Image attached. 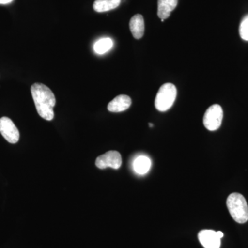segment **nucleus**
<instances>
[{"mask_svg": "<svg viewBox=\"0 0 248 248\" xmlns=\"http://www.w3.org/2000/svg\"><path fill=\"white\" fill-rule=\"evenodd\" d=\"M223 117L221 106L214 104L209 107L203 116V125L210 131H215L220 128Z\"/></svg>", "mask_w": 248, "mask_h": 248, "instance_id": "obj_4", "label": "nucleus"}, {"mask_svg": "<svg viewBox=\"0 0 248 248\" xmlns=\"http://www.w3.org/2000/svg\"><path fill=\"white\" fill-rule=\"evenodd\" d=\"M0 133L9 143H16L19 141V130L9 117H3L0 119Z\"/></svg>", "mask_w": 248, "mask_h": 248, "instance_id": "obj_6", "label": "nucleus"}, {"mask_svg": "<svg viewBox=\"0 0 248 248\" xmlns=\"http://www.w3.org/2000/svg\"><path fill=\"white\" fill-rule=\"evenodd\" d=\"M201 244L205 248H219L221 246V238L217 232L211 230H203L198 234Z\"/></svg>", "mask_w": 248, "mask_h": 248, "instance_id": "obj_7", "label": "nucleus"}, {"mask_svg": "<svg viewBox=\"0 0 248 248\" xmlns=\"http://www.w3.org/2000/svg\"><path fill=\"white\" fill-rule=\"evenodd\" d=\"M122 0H95L93 9L96 12L104 13L118 7Z\"/></svg>", "mask_w": 248, "mask_h": 248, "instance_id": "obj_11", "label": "nucleus"}, {"mask_svg": "<svg viewBox=\"0 0 248 248\" xmlns=\"http://www.w3.org/2000/svg\"><path fill=\"white\" fill-rule=\"evenodd\" d=\"M132 100L130 97L125 94H121L114 98L108 105V110L112 112H120L128 110L131 106Z\"/></svg>", "mask_w": 248, "mask_h": 248, "instance_id": "obj_8", "label": "nucleus"}, {"mask_svg": "<svg viewBox=\"0 0 248 248\" xmlns=\"http://www.w3.org/2000/svg\"><path fill=\"white\" fill-rule=\"evenodd\" d=\"M177 4L178 0H158V17L164 20L169 18Z\"/></svg>", "mask_w": 248, "mask_h": 248, "instance_id": "obj_10", "label": "nucleus"}, {"mask_svg": "<svg viewBox=\"0 0 248 248\" xmlns=\"http://www.w3.org/2000/svg\"><path fill=\"white\" fill-rule=\"evenodd\" d=\"M151 160L146 156H138L133 163V168L135 172L141 175L146 174L151 169Z\"/></svg>", "mask_w": 248, "mask_h": 248, "instance_id": "obj_12", "label": "nucleus"}, {"mask_svg": "<svg viewBox=\"0 0 248 248\" xmlns=\"http://www.w3.org/2000/svg\"><path fill=\"white\" fill-rule=\"evenodd\" d=\"M122 164V156L119 152L115 151L107 152L105 154L98 156L95 161L96 166L99 169H105L107 168L119 169Z\"/></svg>", "mask_w": 248, "mask_h": 248, "instance_id": "obj_5", "label": "nucleus"}, {"mask_svg": "<svg viewBox=\"0 0 248 248\" xmlns=\"http://www.w3.org/2000/svg\"><path fill=\"white\" fill-rule=\"evenodd\" d=\"M239 34L243 40L248 41V15L245 16L241 21L239 27Z\"/></svg>", "mask_w": 248, "mask_h": 248, "instance_id": "obj_14", "label": "nucleus"}, {"mask_svg": "<svg viewBox=\"0 0 248 248\" xmlns=\"http://www.w3.org/2000/svg\"><path fill=\"white\" fill-rule=\"evenodd\" d=\"M14 0H0V4H8L12 2Z\"/></svg>", "mask_w": 248, "mask_h": 248, "instance_id": "obj_15", "label": "nucleus"}, {"mask_svg": "<svg viewBox=\"0 0 248 248\" xmlns=\"http://www.w3.org/2000/svg\"><path fill=\"white\" fill-rule=\"evenodd\" d=\"M149 125H150V127H153V125L152 124H149Z\"/></svg>", "mask_w": 248, "mask_h": 248, "instance_id": "obj_17", "label": "nucleus"}, {"mask_svg": "<svg viewBox=\"0 0 248 248\" xmlns=\"http://www.w3.org/2000/svg\"><path fill=\"white\" fill-rule=\"evenodd\" d=\"M177 94V88L174 84L166 83L162 85L155 98V107L161 112L169 110L175 102Z\"/></svg>", "mask_w": 248, "mask_h": 248, "instance_id": "obj_3", "label": "nucleus"}, {"mask_svg": "<svg viewBox=\"0 0 248 248\" xmlns=\"http://www.w3.org/2000/svg\"><path fill=\"white\" fill-rule=\"evenodd\" d=\"M217 232V234H218V236H219L220 238H223V233L221 231H218V232Z\"/></svg>", "mask_w": 248, "mask_h": 248, "instance_id": "obj_16", "label": "nucleus"}, {"mask_svg": "<svg viewBox=\"0 0 248 248\" xmlns=\"http://www.w3.org/2000/svg\"><path fill=\"white\" fill-rule=\"evenodd\" d=\"M31 91L36 109L40 117L47 121L53 120L56 99L51 90L45 84L35 83L31 86Z\"/></svg>", "mask_w": 248, "mask_h": 248, "instance_id": "obj_1", "label": "nucleus"}, {"mask_svg": "<svg viewBox=\"0 0 248 248\" xmlns=\"http://www.w3.org/2000/svg\"><path fill=\"white\" fill-rule=\"evenodd\" d=\"M113 46V42L110 37H104L100 39L94 43L93 49L96 53L102 55L107 53Z\"/></svg>", "mask_w": 248, "mask_h": 248, "instance_id": "obj_13", "label": "nucleus"}, {"mask_svg": "<svg viewBox=\"0 0 248 248\" xmlns=\"http://www.w3.org/2000/svg\"><path fill=\"white\" fill-rule=\"evenodd\" d=\"M129 26L133 37L137 40H140L144 35V19L141 15L137 14L134 16L130 19Z\"/></svg>", "mask_w": 248, "mask_h": 248, "instance_id": "obj_9", "label": "nucleus"}, {"mask_svg": "<svg viewBox=\"0 0 248 248\" xmlns=\"http://www.w3.org/2000/svg\"><path fill=\"white\" fill-rule=\"evenodd\" d=\"M227 207L231 217L239 223L248 221V206L246 199L241 194L234 192L227 199Z\"/></svg>", "mask_w": 248, "mask_h": 248, "instance_id": "obj_2", "label": "nucleus"}]
</instances>
